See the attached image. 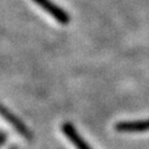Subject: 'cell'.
I'll use <instances>...</instances> for the list:
<instances>
[{
	"mask_svg": "<svg viewBox=\"0 0 149 149\" xmlns=\"http://www.w3.org/2000/svg\"><path fill=\"white\" fill-rule=\"evenodd\" d=\"M0 116L3 118L7 123H9L11 126L15 128L21 136H23L24 138L27 139L32 138V133L30 132V129L23 124V122H22L20 118L17 117L13 113L10 112L2 104H0Z\"/></svg>",
	"mask_w": 149,
	"mask_h": 149,
	"instance_id": "cell-1",
	"label": "cell"
},
{
	"mask_svg": "<svg viewBox=\"0 0 149 149\" xmlns=\"http://www.w3.org/2000/svg\"><path fill=\"white\" fill-rule=\"evenodd\" d=\"M36 3L40 6L43 10H45L50 16L62 24H66L70 22V16L65 10L61 9L59 6H56L50 0H33Z\"/></svg>",
	"mask_w": 149,
	"mask_h": 149,
	"instance_id": "cell-2",
	"label": "cell"
},
{
	"mask_svg": "<svg viewBox=\"0 0 149 149\" xmlns=\"http://www.w3.org/2000/svg\"><path fill=\"white\" fill-rule=\"evenodd\" d=\"M115 129L119 133H145L149 130V118L140 120L119 122L115 125Z\"/></svg>",
	"mask_w": 149,
	"mask_h": 149,
	"instance_id": "cell-3",
	"label": "cell"
},
{
	"mask_svg": "<svg viewBox=\"0 0 149 149\" xmlns=\"http://www.w3.org/2000/svg\"><path fill=\"white\" fill-rule=\"evenodd\" d=\"M62 132L76 149H92V147L86 143L85 139L81 136L80 133L71 123H64L62 125Z\"/></svg>",
	"mask_w": 149,
	"mask_h": 149,
	"instance_id": "cell-4",
	"label": "cell"
}]
</instances>
